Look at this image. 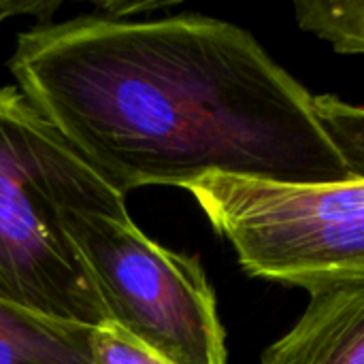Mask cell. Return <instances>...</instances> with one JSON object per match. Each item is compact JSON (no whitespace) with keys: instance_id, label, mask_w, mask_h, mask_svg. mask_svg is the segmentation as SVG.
<instances>
[{"instance_id":"1","label":"cell","mask_w":364,"mask_h":364,"mask_svg":"<svg viewBox=\"0 0 364 364\" xmlns=\"http://www.w3.org/2000/svg\"><path fill=\"white\" fill-rule=\"evenodd\" d=\"M17 87L124 196L207 175L348 179L314 94L247 30L207 15H79L17 36Z\"/></svg>"},{"instance_id":"2","label":"cell","mask_w":364,"mask_h":364,"mask_svg":"<svg viewBox=\"0 0 364 364\" xmlns=\"http://www.w3.org/2000/svg\"><path fill=\"white\" fill-rule=\"evenodd\" d=\"M130 218L126 196L15 85L0 87V301L109 326L62 211Z\"/></svg>"},{"instance_id":"3","label":"cell","mask_w":364,"mask_h":364,"mask_svg":"<svg viewBox=\"0 0 364 364\" xmlns=\"http://www.w3.org/2000/svg\"><path fill=\"white\" fill-rule=\"evenodd\" d=\"M183 190L247 275L307 292L364 282V179L282 183L207 175Z\"/></svg>"},{"instance_id":"4","label":"cell","mask_w":364,"mask_h":364,"mask_svg":"<svg viewBox=\"0 0 364 364\" xmlns=\"http://www.w3.org/2000/svg\"><path fill=\"white\" fill-rule=\"evenodd\" d=\"M109 324L166 364H226V333L198 258L162 247L130 218L62 211Z\"/></svg>"},{"instance_id":"5","label":"cell","mask_w":364,"mask_h":364,"mask_svg":"<svg viewBox=\"0 0 364 364\" xmlns=\"http://www.w3.org/2000/svg\"><path fill=\"white\" fill-rule=\"evenodd\" d=\"M260 364H364V282L311 288L303 316Z\"/></svg>"},{"instance_id":"6","label":"cell","mask_w":364,"mask_h":364,"mask_svg":"<svg viewBox=\"0 0 364 364\" xmlns=\"http://www.w3.org/2000/svg\"><path fill=\"white\" fill-rule=\"evenodd\" d=\"M94 328L0 301V364H94Z\"/></svg>"},{"instance_id":"7","label":"cell","mask_w":364,"mask_h":364,"mask_svg":"<svg viewBox=\"0 0 364 364\" xmlns=\"http://www.w3.org/2000/svg\"><path fill=\"white\" fill-rule=\"evenodd\" d=\"M296 23L337 53L364 55V0H311L294 4Z\"/></svg>"},{"instance_id":"8","label":"cell","mask_w":364,"mask_h":364,"mask_svg":"<svg viewBox=\"0 0 364 364\" xmlns=\"http://www.w3.org/2000/svg\"><path fill=\"white\" fill-rule=\"evenodd\" d=\"M314 115L341 158L348 179H364V105L335 94H314Z\"/></svg>"},{"instance_id":"9","label":"cell","mask_w":364,"mask_h":364,"mask_svg":"<svg viewBox=\"0 0 364 364\" xmlns=\"http://www.w3.org/2000/svg\"><path fill=\"white\" fill-rule=\"evenodd\" d=\"M92 354L94 364H166L111 324L94 328Z\"/></svg>"},{"instance_id":"10","label":"cell","mask_w":364,"mask_h":364,"mask_svg":"<svg viewBox=\"0 0 364 364\" xmlns=\"http://www.w3.org/2000/svg\"><path fill=\"white\" fill-rule=\"evenodd\" d=\"M60 6V2H41V0H26V2H17V0H0V26L17 15H34L38 19H47L55 9Z\"/></svg>"}]
</instances>
